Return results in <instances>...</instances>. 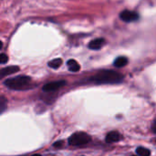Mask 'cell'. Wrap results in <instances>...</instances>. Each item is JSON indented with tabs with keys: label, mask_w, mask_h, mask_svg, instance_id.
Segmentation results:
<instances>
[{
	"label": "cell",
	"mask_w": 156,
	"mask_h": 156,
	"mask_svg": "<svg viewBox=\"0 0 156 156\" xmlns=\"http://www.w3.org/2000/svg\"><path fill=\"white\" fill-rule=\"evenodd\" d=\"M123 80V75L114 70H100L90 78L89 81L94 84H118Z\"/></svg>",
	"instance_id": "1"
},
{
	"label": "cell",
	"mask_w": 156,
	"mask_h": 156,
	"mask_svg": "<svg viewBox=\"0 0 156 156\" xmlns=\"http://www.w3.org/2000/svg\"><path fill=\"white\" fill-rule=\"evenodd\" d=\"M31 81V78L28 76H17L15 78L8 79L5 81V85L11 90H23Z\"/></svg>",
	"instance_id": "2"
},
{
	"label": "cell",
	"mask_w": 156,
	"mask_h": 156,
	"mask_svg": "<svg viewBox=\"0 0 156 156\" xmlns=\"http://www.w3.org/2000/svg\"><path fill=\"white\" fill-rule=\"evenodd\" d=\"M91 141V137L83 132H78L73 133L69 138V144L71 146H81L89 144Z\"/></svg>",
	"instance_id": "3"
},
{
	"label": "cell",
	"mask_w": 156,
	"mask_h": 156,
	"mask_svg": "<svg viewBox=\"0 0 156 156\" xmlns=\"http://www.w3.org/2000/svg\"><path fill=\"white\" fill-rule=\"evenodd\" d=\"M120 18L127 23L130 22H135L137 20H139L140 16L137 12L135 11H131V10H123L121 14H120Z\"/></svg>",
	"instance_id": "4"
},
{
	"label": "cell",
	"mask_w": 156,
	"mask_h": 156,
	"mask_svg": "<svg viewBox=\"0 0 156 156\" xmlns=\"http://www.w3.org/2000/svg\"><path fill=\"white\" fill-rule=\"evenodd\" d=\"M66 85V81L65 80H57V81H52L49 83H47L43 86L42 90L46 92H50V91H54L58 90L59 88L63 87Z\"/></svg>",
	"instance_id": "5"
},
{
	"label": "cell",
	"mask_w": 156,
	"mask_h": 156,
	"mask_svg": "<svg viewBox=\"0 0 156 156\" xmlns=\"http://www.w3.org/2000/svg\"><path fill=\"white\" fill-rule=\"evenodd\" d=\"M105 44V39L104 38H96V39H93L91 40L89 45H88V48L90 49H92V50H99L101 49Z\"/></svg>",
	"instance_id": "6"
},
{
	"label": "cell",
	"mask_w": 156,
	"mask_h": 156,
	"mask_svg": "<svg viewBox=\"0 0 156 156\" xmlns=\"http://www.w3.org/2000/svg\"><path fill=\"white\" fill-rule=\"evenodd\" d=\"M19 71V67L18 66H9V67H5L0 69V79L14 74L16 72Z\"/></svg>",
	"instance_id": "7"
},
{
	"label": "cell",
	"mask_w": 156,
	"mask_h": 156,
	"mask_svg": "<svg viewBox=\"0 0 156 156\" xmlns=\"http://www.w3.org/2000/svg\"><path fill=\"white\" fill-rule=\"evenodd\" d=\"M122 139V135L120 133L113 131V132H110L107 136H106V143L108 144H112V143H117Z\"/></svg>",
	"instance_id": "8"
},
{
	"label": "cell",
	"mask_w": 156,
	"mask_h": 156,
	"mask_svg": "<svg viewBox=\"0 0 156 156\" xmlns=\"http://www.w3.org/2000/svg\"><path fill=\"white\" fill-rule=\"evenodd\" d=\"M68 68L71 72H78L80 69V64L75 60V59H69L67 62Z\"/></svg>",
	"instance_id": "9"
},
{
	"label": "cell",
	"mask_w": 156,
	"mask_h": 156,
	"mask_svg": "<svg viewBox=\"0 0 156 156\" xmlns=\"http://www.w3.org/2000/svg\"><path fill=\"white\" fill-rule=\"evenodd\" d=\"M128 58L126 57H118L114 62H113V65L116 67V68H122L124 66H126L128 64Z\"/></svg>",
	"instance_id": "10"
},
{
	"label": "cell",
	"mask_w": 156,
	"mask_h": 156,
	"mask_svg": "<svg viewBox=\"0 0 156 156\" xmlns=\"http://www.w3.org/2000/svg\"><path fill=\"white\" fill-rule=\"evenodd\" d=\"M62 59L61 58H55L52 59L48 62V67L52 68V69H58L61 65H62Z\"/></svg>",
	"instance_id": "11"
},
{
	"label": "cell",
	"mask_w": 156,
	"mask_h": 156,
	"mask_svg": "<svg viewBox=\"0 0 156 156\" xmlns=\"http://www.w3.org/2000/svg\"><path fill=\"white\" fill-rule=\"evenodd\" d=\"M136 153L139 156H150L151 155V151L144 148V147H138L136 149Z\"/></svg>",
	"instance_id": "12"
},
{
	"label": "cell",
	"mask_w": 156,
	"mask_h": 156,
	"mask_svg": "<svg viewBox=\"0 0 156 156\" xmlns=\"http://www.w3.org/2000/svg\"><path fill=\"white\" fill-rule=\"evenodd\" d=\"M6 104H7L6 99L4 97H0V114H2L5 111L6 106H7Z\"/></svg>",
	"instance_id": "13"
},
{
	"label": "cell",
	"mask_w": 156,
	"mask_h": 156,
	"mask_svg": "<svg viewBox=\"0 0 156 156\" xmlns=\"http://www.w3.org/2000/svg\"><path fill=\"white\" fill-rule=\"evenodd\" d=\"M7 61H8V57L4 53L0 54V64H5Z\"/></svg>",
	"instance_id": "14"
},
{
	"label": "cell",
	"mask_w": 156,
	"mask_h": 156,
	"mask_svg": "<svg viewBox=\"0 0 156 156\" xmlns=\"http://www.w3.org/2000/svg\"><path fill=\"white\" fill-rule=\"evenodd\" d=\"M62 145H63V142H62V141H58L57 143H55V144H53V146L56 147V148H59V147H61Z\"/></svg>",
	"instance_id": "15"
},
{
	"label": "cell",
	"mask_w": 156,
	"mask_h": 156,
	"mask_svg": "<svg viewBox=\"0 0 156 156\" xmlns=\"http://www.w3.org/2000/svg\"><path fill=\"white\" fill-rule=\"evenodd\" d=\"M152 130H153V133L155 134L156 133V120H154L153 122V125H152Z\"/></svg>",
	"instance_id": "16"
},
{
	"label": "cell",
	"mask_w": 156,
	"mask_h": 156,
	"mask_svg": "<svg viewBox=\"0 0 156 156\" xmlns=\"http://www.w3.org/2000/svg\"><path fill=\"white\" fill-rule=\"evenodd\" d=\"M2 48H3V42H2V41L0 40V49H1Z\"/></svg>",
	"instance_id": "17"
},
{
	"label": "cell",
	"mask_w": 156,
	"mask_h": 156,
	"mask_svg": "<svg viewBox=\"0 0 156 156\" xmlns=\"http://www.w3.org/2000/svg\"><path fill=\"white\" fill-rule=\"evenodd\" d=\"M30 156H41L40 154H33V155H30Z\"/></svg>",
	"instance_id": "18"
},
{
	"label": "cell",
	"mask_w": 156,
	"mask_h": 156,
	"mask_svg": "<svg viewBox=\"0 0 156 156\" xmlns=\"http://www.w3.org/2000/svg\"><path fill=\"white\" fill-rule=\"evenodd\" d=\"M132 156H134V155H132Z\"/></svg>",
	"instance_id": "19"
},
{
	"label": "cell",
	"mask_w": 156,
	"mask_h": 156,
	"mask_svg": "<svg viewBox=\"0 0 156 156\" xmlns=\"http://www.w3.org/2000/svg\"><path fill=\"white\" fill-rule=\"evenodd\" d=\"M81 156H83V155H81Z\"/></svg>",
	"instance_id": "20"
}]
</instances>
